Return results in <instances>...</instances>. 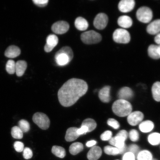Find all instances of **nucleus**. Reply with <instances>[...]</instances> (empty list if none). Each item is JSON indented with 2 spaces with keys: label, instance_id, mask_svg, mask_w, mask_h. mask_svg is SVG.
<instances>
[{
  "label": "nucleus",
  "instance_id": "f257e3e1",
  "mask_svg": "<svg viewBox=\"0 0 160 160\" xmlns=\"http://www.w3.org/2000/svg\"><path fill=\"white\" fill-rule=\"evenodd\" d=\"M88 85L83 80L72 78L66 82L58 92V98L64 107L72 106L87 92Z\"/></svg>",
  "mask_w": 160,
  "mask_h": 160
},
{
  "label": "nucleus",
  "instance_id": "f03ea898",
  "mask_svg": "<svg viewBox=\"0 0 160 160\" xmlns=\"http://www.w3.org/2000/svg\"><path fill=\"white\" fill-rule=\"evenodd\" d=\"M112 109L115 115L119 117H125L132 112V107L128 101L119 99L114 102Z\"/></svg>",
  "mask_w": 160,
  "mask_h": 160
},
{
  "label": "nucleus",
  "instance_id": "7ed1b4c3",
  "mask_svg": "<svg viewBox=\"0 0 160 160\" xmlns=\"http://www.w3.org/2000/svg\"><path fill=\"white\" fill-rule=\"evenodd\" d=\"M81 38L83 43L88 45L98 43L101 41L102 39L100 34L93 30L82 33Z\"/></svg>",
  "mask_w": 160,
  "mask_h": 160
},
{
  "label": "nucleus",
  "instance_id": "20e7f679",
  "mask_svg": "<svg viewBox=\"0 0 160 160\" xmlns=\"http://www.w3.org/2000/svg\"><path fill=\"white\" fill-rule=\"evenodd\" d=\"M128 134L125 130L120 131L114 137L109 141L110 144L114 146L118 149L121 148L126 145L125 141L127 139Z\"/></svg>",
  "mask_w": 160,
  "mask_h": 160
},
{
  "label": "nucleus",
  "instance_id": "39448f33",
  "mask_svg": "<svg viewBox=\"0 0 160 160\" xmlns=\"http://www.w3.org/2000/svg\"><path fill=\"white\" fill-rule=\"evenodd\" d=\"M113 38L116 43L126 44L128 43L131 40V36L127 30L117 29L114 32Z\"/></svg>",
  "mask_w": 160,
  "mask_h": 160
},
{
  "label": "nucleus",
  "instance_id": "423d86ee",
  "mask_svg": "<svg viewBox=\"0 0 160 160\" xmlns=\"http://www.w3.org/2000/svg\"><path fill=\"white\" fill-rule=\"evenodd\" d=\"M136 16L139 21L143 23H148L153 18V12L149 8L143 7L137 10Z\"/></svg>",
  "mask_w": 160,
  "mask_h": 160
},
{
  "label": "nucleus",
  "instance_id": "0eeeda50",
  "mask_svg": "<svg viewBox=\"0 0 160 160\" xmlns=\"http://www.w3.org/2000/svg\"><path fill=\"white\" fill-rule=\"evenodd\" d=\"M33 121L36 124L42 129L47 130L49 128L50 121L48 116L45 114L37 112L33 115Z\"/></svg>",
  "mask_w": 160,
  "mask_h": 160
},
{
  "label": "nucleus",
  "instance_id": "6e6552de",
  "mask_svg": "<svg viewBox=\"0 0 160 160\" xmlns=\"http://www.w3.org/2000/svg\"><path fill=\"white\" fill-rule=\"evenodd\" d=\"M108 22V18L106 14L101 13L96 16L93 21V25L96 28L99 30L105 29Z\"/></svg>",
  "mask_w": 160,
  "mask_h": 160
},
{
  "label": "nucleus",
  "instance_id": "1a4fd4ad",
  "mask_svg": "<svg viewBox=\"0 0 160 160\" xmlns=\"http://www.w3.org/2000/svg\"><path fill=\"white\" fill-rule=\"evenodd\" d=\"M69 24L67 22L59 21L54 23L52 26L51 29L54 33L57 34L62 35L68 31Z\"/></svg>",
  "mask_w": 160,
  "mask_h": 160
},
{
  "label": "nucleus",
  "instance_id": "9d476101",
  "mask_svg": "<svg viewBox=\"0 0 160 160\" xmlns=\"http://www.w3.org/2000/svg\"><path fill=\"white\" fill-rule=\"evenodd\" d=\"M143 118L144 115L142 112L135 111L128 116L127 121L130 125L135 126L141 123Z\"/></svg>",
  "mask_w": 160,
  "mask_h": 160
},
{
  "label": "nucleus",
  "instance_id": "9b49d317",
  "mask_svg": "<svg viewBox=\"0 0 160 160\" xmlns=\"http://www.w3.org/2000/svg\"><path fill=\"white\" fill-rule=\"evenodd\" d=\"M135 2L133 0H122L118 4V9L123 13L131 12L135 7Z\"/></svg>",
  "mask_w": 160,
  "mask_h": 160
},
{
  "label": "nucleus",
  "instance_id": "f8f14e48",
  "mask_svg": "<svg viewBox=\"0 0 160 160\" xmlns=\"http://www.w3.org/2000/svg\"><path fill=\"white\" fill-rule=\"evenodd\" d=\"M46 41L47 43L44 47L45 51L47 52H49L57 45L59 39L56 35L51 34L48 36Z\"/></svg>",
  "mask_w": 160,
  "mask_h": 160
},
{
  "label": "nucleus",
  "instance_id": "ddd939ff",
  "mask_svg": "<svg viewBox=\"0 0 160 160\" xmlns=\"http://www.w3.org/2000/svg\"><path fill=\"white\" fill-rule=\"evenodd\" d=\"M133 95V93L132 90L128 87L122 88L118 94V97L119 99L127 101L132 98Z\"/></svg>",
  "mask_w": 160,
  "mask_h": 160
},
{
  "label": "nucleus",
  "instance_id": "4468645a",
  "mask_svg": "<svg viewBox=\"0 0 160 160\" xmlns=\"http://www.w3.org/2000/svg\"><path fill=\"white\" fill-rule=\"evenodd\" d=\"M102 154V150L101 148L95 146L92 147L88 152L87 157L89 160H97L101 157Z\"/></svg>",
  "mask_w": 160,
  "mask_h": 160
},
{
  "label": "nucleus",
  "instance_id": "2eb2a0df",
  "mask_svg": "<svg viewBox=\"0 0 160 160\" xmlns=\"http://www.w3.org/2000/svg\"><path fill=\"white\" fill-rule=\"evenodd\" d=\"M147 32L150 34L154 35L160 32V19H157L152 22L147 26Z\"/></svg>",
  "mask_w": 160,
  "mask_h": 160
},
{
  "label": "nucleus",
  "instance_id": "dca6fc26",
  "mask_svg": "<svg viewBox=\"0 0 160 160\" xmlns=\"http://www.w3.org/2000/svg\"><path fill=\"white\" fill-rule=\"evenodd\" d=\"M111 87L109 86H105L100 90L99 92V97L103 102L108 103L111 100L110 97Z\"/></svg>",
  "mask_w": 160,
  "mask_h": 160
},
{
  "label": "nucleus",
  "instance_id": "f3484780",
  "mask_svg": "<svg viewBox=\"0 0 160 160\" xmlns=\"http://www.w3.org/2000/svg\"><path fill=\"white\" fill-rule=\"evenodd\" d=\"M21 53V49L18 47L14 45H11L9 46L6 49L5 55L8 58H13L19 56Z\"/></svg>",
  "mask_w": 160,
  "mask_h": 160
},
{
  "label": "nucleus",
  "instance_id": "a211bd4d",
  "mask_svg": "<svg viewBox=\"0 0 160 160\" xmlns=\"http://www.w3.org/2000/svg\"><path fill=\"white\" fill-rule=\"evenodd\" d=\"M118 24L123 28H128L133 24L132 20L131 17L127 15L122 16L118 20Z\"/></svg>",
  "mask_w": 160,
  "mask_h": 160
},
{
  "label": "nucleus",
  "instance_id": "6ab92c4d",
  "mask_svg": "<svg viewBox=\"0 0 160 160\" xmlns=\"http://www.w3.org/2000/svg\"><path fill=\"white\" fill-rule=\"evenodd\" d=\"M78 129L76 127H71L68 129L66 132L65 137L66 141L70 142L77 139L80 136L77 133Z\"/></svg>",
  "mask_w": 160,
  "mask_h": 160
},
{
  "label": "nucleus",
  "instance_id": "aec40b11",
  "mask_svg": "<svg viewBox=\"0 0 160 160\" xmlns=\"http://www.w3.org/2000/svg\"><path fill=\"white\" fill-rule=\"evenodd\" d=\"M27 68V62L24 61H19L16 63V73L18 77H21L25 72Z\"/></svg>",
  "mask_w": 160,
  "mask_h": 160
},
{
  "label": "nucleus",
  "instance_id": "412c9836",
  "mask_svg": "<svg viewBox=\"0 0 160 160\" xmlns=\"http://www.w3.org/2000/svg\"><path fill=\"white\" fill-rule=\"evenodd\" d=\"M75 25L77 29L81 31H85L89 27L87 20L82 17L77 18L75 22Z\"/></svg>",
  "mask_w": 160,
  "mask_h": 160
},
{
  "label": "nucleus",
  "instance_id": "4be33fe9",
  "mask_svg": "<svg viewBox=\"0 0 160 160\" xmlns=\"http://www.w3.org/2000/svg\"><path fill=\"white\" fill-rule=\"evenodd\" d=\"M154 125L151 121H146L141 122L139 125V129L143 133H148L151 132L153 129Z\"/></svg>",
  "mask_w": 160,
  "mask_h": 160
},
{
  "label": "nucleus",
  "instance_id": "5701e85b",
  "mask_svg": "<svg viewBox=\"0 0 160 160\" xmlns=\"http://www.w3.org/2000/svg\"><path fill=\"white\" fill-rule=\"evenodd\" d=\"M55 59L56 63L59 66H65L70 62L68 57L64 53H56Z\"/></svg>",
  "mask_w": 160,
  "mask_h": 160
},
{
  "label": "nucleus",
  "instance_id": "b1692460",
  "mask_svg": "<svg viewBox=\"0 0 160 160\" xmlns=\"http://www.w3.org/2000/svg\"><path fill=\"white\" fill-rule=\"evenodd\" d=\"M83 145L81 143L77 142L74 143L70 146L69 148L70 153L72 155H75L78 154L83 151Z\"/></svg>",
  "mask_w": 160,
  "mask_h": 160
},
{
  "label": "nucleus",
  "instance_id": "393cba45",
  "mask_svg": "<svg viewBox=\"0 0 160 160\" xmlns=\"http://www.w3.org/2000/svg\"><path fill=\"white\" fill-rule=\"evenodd\" d=\"M152 92L153 99L157 102H160V82L154 83L152 88Z\"/></svg>",
  "mask_w": 160,
  "mask_h": 160
},
{
  "label": "nucleus",
  "instance_id": "a878e982",
  "mask_svg": "<svg viewBox=\"0 0 160 160\" xmlns=\"http://www.w3.org/2000/svg\"><path fill=\"white\" fill-rule=\"evenodd\" d=\"M52 153L58 157L63 158L66 156L65 150L63 148L58 146H54L52 148Z\"/></svg>",
  "mask_w": 160,
  "mask_h": 160
},
{
  "label": "nucleus",
  "instance_id": "bb28decb",
  "mask_svg": "<svg viewBox=\"0 0 160 160\" xmlns=\"http://www.w3.org/2000/svg\"><path fill=\"white\" fill-rule=\"evenodd\" d=\"M81 126H86L88 129V132H90L96 128L97 127V124L94 120L88 118L84 120Z\"/></svg>",
  "mask_w": 160,
  "mask_h": 160
},
{
  "label": "nucleus",
  "instance_id": "cd10ccee",
  "mask_svg": "<svg viewBox=\"0 0 160 160\" xmlns=\"http://www.w3.org/2000/svg\"><path fill=\"white\" fill-rule=\"evenodd\" d=\"M148 53L149 57L153 59H158L160 58L158 51V46L152 44L148 48Z\"/></svg>",
  "mask_w": 160,
  "mask_h": 160
},
{
  "label": "nucleus",
  "instance_id": "c85d7f7f",
  "mask_svg": "<svg viewBox=\"0 0 160 160\" xmlns=\"http://www.w3.org/2000/svg\"><path fill=\"white\" fill-rule=\"evenodd\" d=\"M137 159V160H152L153 156L151 152L147 150H143L138 153Z\"/></svg>",
  "mask_w": 160,
  "mask_h": 160
},
{
  "label": "nucleus",
  "instance_id": "c756f323",
  "mask_svg": "<svg viewBox=\"0 0 160 160\" xmlns=\"http://www.w3.org/2000/svg\"><path fill=\"white\" fill-rule=\"evenodd\" d=\"M148 141L152 145H159L160 143V133L155 132L151 134L148 137Z\"/></svg>",
  "mask_w": 160,
  "mask_h": 160
},
{
  "label": "nucleus",
  "instance_id": "7c9ffc66",
  "mask_svg": "<svg viewBox=\"0 0 160 160\" xmlns=\"http://www.w3.org/2000/svg\"><path fill=\"white\" fill-rule=\"evenodd\" d=\"M56 54L64 53L67 55L69 58L70 62H71L73 57V53L72 50L69 47L66 46L63 47L58 51Z\"/></svg>",
  "mask_w": 160,
  "mask_h": 160
},
{
  "label": "nucleus",
  "instance_id": "2f4dec72",
  "mask_svg": "<svg viewBox=\"0 0 160 160\" xmlns=\"http://www.w3.org/2000/svg\"><path fill=\"white\" fill-rule=\"evenodd\" d=\"M11 135L14 138L21 139L23 137V132L18 127L15 126L12 128Z\"/></svg>",
  "mask_w": 160,
  "mask_h": 160
},
{
  "label": "nucleus",
  "instance_id": "473e14b6",
  "mask_svg": "<svg viewBox=\"0 0 160 160\" xmlns=\"http://www.w3.org/2000/svg\"><path fill=\"white\" fill-rule=\"evenodd\" d=\"M16 63L12 60H9L7 62L6 69L10 74H13L16 72Z\"/></svg>",
  "mask_w": 160,
  "mask_h": 160
},
{
  "label": "nucleus",
  "instance_id": "72a5a7b5",
  "mask_svg": "<svg viewBox=\"0 0 160 160\" xmlns=\"http://www.w3.org/2000/svg\"><path fill=\"white\" fill-rule=\"evenodd\" d=\"M105 153L108 155H116L119 154L118 149L117 148L111 146H107L104 148Z\"/></svg>",
  "mask_w": 160,
  "mask_h": 160
},
{
  "label": "nucleus",
  "instance_id": "f704fd0d",
  "mask_svg": "<svg viewBox=\"0 0 160 160\" xmlns=\"http://www.w3.org/2000/svg\"><path fill=\"white\" fill-rule=\"evenodd\" d=\"M19 127L23 133L27 132L30 129V124L26 120L22 119L20 120L18 122Z\"/></svg>",
  "mask_w": 160,
  "mask_h": 160
},
{
  "label": "nucleus",
  "instance_id": "c9c22d12",
  "mask_svg": "<svg viewBox=\"0 0 160 160\" xmlns=\"http://www.w3.org/2000/svg\"><path fill=\"white\" fill-rule=\"evenodd\" d=\"M129 137L131 141L137 142L139 139V134L137 130L132 129L130 131L129 134Z\"/></svg>",
  "mask_w": 160,
  "mask_h": 160
},
{
  "label": "nucleus",
  "instance_id": "e433bc0d",
  "mask_svg": "<svg viewBox=\"0 0 160 160\" xmlns=\"http://www.w3.org/2000/svg\"><path fill=\"white\" fill-rule=\"evenodd\" d=\"M107 123L110 127H112L115 129H119L120 127V124L118 122L114 119H109L108 120Z\"/></svg>",
  "mask_w": 160,
  "mask_h": 160
},
{
  "label": "nucleus",
  "instance_id": "4c0bfd02",
  "mask_svg": "<svg viewBox=\"0 0 160 160\" xmlns=\"http://www.w3.org/2000/svg\"><path fill=\"white\" fill-rule=\"evenodd\" d=\"M112 133L110 131H107L103 132L101 136V139L103 141H109L112 138Z\"/></svg>",
  "mask_w": 160,
  "mask_h": 160
},
{
  "label": "nucleus",
  "instance_id": "58836bf2",
  "mask_svg": "<svg viewBox=\"0 0 160 160\" xmlns=\"http://www.w3.org/2000/svg\"><path fill=\"white\" fill-rule=\"evenodd\" d=\"M33 156V152L29 148H25L23 151V157L26 159L31 158Z\"/></svg>",
  "mask_w": 160,
  "mask_h": 160
},
{
  "label": "nucleus",
  "instance_id": "ea45409f",
  "mask_svg": "<svg viewBox=\"0 0 160 160\" xmlns=\"http://www.w3.org/2000/svg\"><path fill=\"white\" fill-rule=\"evenodd\" d=\"M14 147L16 151L21 152L23 151L24 145V144L21 142L16 141L14 144Z\"/></svg>",
  "mask_w": 160,
  "mask_h": 160
},
{
  "label": "nucleus",
  "instance_id": "a19ab883",
  "mask_svg": "<svg viewBox=\"0 0 160 160\" xmlns=\"http://www.w3.org/2000/svg\"><path fill=\"white\" fill-rule=\"evenodd\" d=\"M34 3L38 7H44L48 5V0H33Z\"/></svg>",
  "mask_w": 160,
  "mask_h": 160
},
{
  "label": "nucleus",
  "instance_id": "79ce46f5",
  "mask_svg": "<svg viewBox=\"0 0 160 160\" xmlns=\"http://www.w3.org/2000/svg\"><path fill=\"white\" fill-rule=\"evenodd\" d=\"M129 152L133 153L135 155L139 152V148L137 145L132 144L130 145L128 148Z\"/></svg>",
  "mask_w": 160,
  "mask_h": 160
},
{
  "label": "nucleus",
  "instance_id": "37998d69",
  "mask_svg": "<svg viewBox=\"0 0 160 160\" xmlns=\"http://www.w3.org/2000/svg\"><path fill=\"white\" fill-rule=\"evenodd\" d=\"M122 160H135V155L131 152H127L123 155Z\"/></svg>",
  "mask_w": 160,
  "mask_h": 160
},
{
  "label": "nucleus",
  "instance_id": "c03bdc74",
  "mask_svg": "<svg viewBox=\"0 0 160 160\" xmlns=\"http://www.w3.org/2000/svg\"><path fill=\"white\" fill-rule=\"evenodd\" d=\"M88 131V129L85 126H81L80 128L78 129L77 133L79 135L87 133Z\"/></svg>",
  "mask_w": 160,
  "mask_h": 160
},
{
  "label": "nucleus",
  "instance_id": "a18cd8bd",
  "mask_svg": "<svg viewBox=\"0 0 160 160\" xmlns=\"http://www.w3.org/2000/svg\"><path fill=\"white\" fill-rule=\"evenodd\" d=\"M97 143V141L95 140H92V141H88L86 143V146L88 147H92L93 146H95Z\"/></svg>",
  "mask_w": 160,
  "mask_h": 160
},
{
  "label": "nucleus",
  "instance_id": "49530a36",
  "mask_svg": "<svg viewBox=\"0 0 160 160\" xmlns=\"http://www.w3.org/2000/svg\"><path fill=\"white\" fill-rule=\"evenodd\" d=\"M154 41L157 44L160 45V32L157 34L155 36L154 39Z\"/></svg>",
  "mask_w": 160,
  "mask_h": 160
},
{
  "label": "nucleus",
  "instance_id": "de8ad7c7",
  "mask_svg": "<svg viewBox=\"0 0 160 160\" xmlns=\"http://www.w3.org/2000/svg\"><path fill=\"white\" fill-rule=\"evenodd\" d=\"M119 154H122L124 153L126 150H127V146H125L124 147L121 148L119 149Z\"/></svg>",
  "mask_w": 160,
  "mask_h": 160
},
{
  "label": "nucleus",
  "instance_id": "09e8293b",
  "mask_svg": "<svg viewBox=\"0 0 160 160\" xmlns=\"http://www.w3.org/2000/svg\"><path fill=\"white\" fill-rule=\"evenodd\" d=\"M158 51L159 54L160 56V45L158 46Z\"/></svg>",
  "mask_w": 160,
  "mask_h": 160
},
{
  "label": "nucleus",
  "instance_id": "8fccbe9b",
  "mask_svg": "<svg viewBox=\"0 0 160 160\" xmlns=\"http://www.w3.org/2000/svg\"><path fill=\"white\" fill-rule=\"evenodd\" d=\"M152 160H158L157 159H153Z\"/></svg>",
  "mask_w": 160,
  "mask_h": 160
},
{
  "label": "nucleus",
  "instance_id": "3c124183",
  "mask_svg": "<svg viewBox=\"0 0 160 160\" xmlns=\"http://www.w3.org/2000/svg\"></svg>",
  "mask_w": 160,
  "mask_h": 160
}]
</instances>
